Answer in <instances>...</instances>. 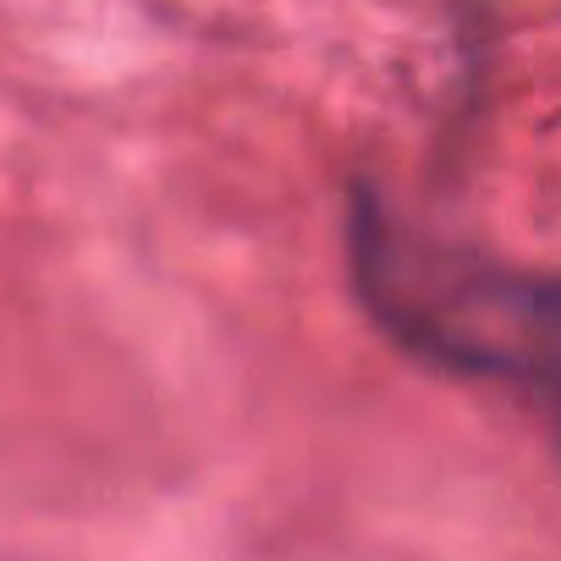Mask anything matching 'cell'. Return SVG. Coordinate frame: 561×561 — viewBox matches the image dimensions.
<instances>
[{"label": "cell", "mask_w": 561, "mask_h": 561, "mask_svg": "<svg viewBox=\"0 0 561 561\" xmlns=\"http://www.w3.org/2000/svg\"><path fill=\"white\" fill-rule=\"evenodd\" d=\"M347 253L353 287L391 342L451 375L523 386L561 413V287L402 226L369 187L353 193Z\"/></svg>", "instance_id": "6da1fadb"}]
</instances>
